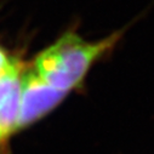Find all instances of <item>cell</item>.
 I'll list each match as a JSON object with an SVG mask.
<instances>
[{"mask_svg":"<svg viewBox=\"0 0 154 154\" xmlns=\"http://www.w3.org/2000/svg\"><path fill=\"white\" fill-rule=\"evenodd\" d=\"M126 29L115 30L97 42L67 32L35 57L33 70L51 86L68 92L82 83L95 62L115 49Z\"/></svg>","mask_w":154,"mask_h":154,"instance_id":"1","label":"cell"},{"mask_svg":"<svg viewBox=\"0 0 154 154\" xmlns=\"http://www.w3.org/2000/svg\"><path fill=\"white\" fill-rule=\"evenodd\" d=\"M67 92L58 90L38 75L33 68L20 79V117L18 128L28 126L50 113Z\"/></svg>","mask_w":154,"mask_h":154,"instance_id":"2","label":"cell"},{"mask_svg":"<svg viewBox=\"0 0 154 154\" xmlns=\"http://www.w3.org/2000/svg\"><path fill=\"white\" fill-rule=\"evenodd\" d=\"M4 138H5V135H4L2 131H0V143L3 142V140H4Z\"/></svg>","mask_w":154,"mask_h":154,"instance_id":"3","label":"cell"}]
</instances>
